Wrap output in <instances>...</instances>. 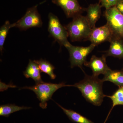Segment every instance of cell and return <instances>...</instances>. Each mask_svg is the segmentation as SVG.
<instances>
[{
  "label": "cell",
  "mask_w": 123,
  "mask_h": 123,
  "mask_svg": "<svg viewBox=\"0 0 123 123\" xmlns=\"http://www.w3.org/2000/svg\"><path fill=\"white\" fill-rule=\"evenodd\" d=\"M104 81L98 77L85 74L84 79L73 85L81 92L82 96L87 101L95 106H100L104 98L103 85Z\"/></svg>",
  "instance_id": "1"
},
{
  "label": "cell",
  "mask_w": 123,
  "mask_h": 123,
  "mask_svg": "<svg viewBox=\"0 0 123 123\" xmlns=\"http://www.w3.org/2000/svg\"><path fill=\"white\" fill-rule=\"evenodd\" d=\"M65 27L73 42L88 40L92 30L86 17L81 14L73 17V21Z\"/></svg>",
  "instance_id": "2"
},
{
  "label": "cell",
  "mask_w": 123,
  "mask_h": 123,
  "mask_svg": "<svg viewBox=\"0 0 123 123\" xmlns=\"http://www.w3.org/2000/svg\"><path fill=\"white\" fill-rule=\"evenodd\" d=\"M72 86V85H66L64 82L59 84L43 83L36 84L32 86H26L21 89H27L33 91L37 95L40 101L39 106L43 109H46L47 106V102L51 99L54 93L60 88L64 86Z\"/></svg>",
  "instance_id": "3"
},
{
  "label": "cell",
  "mask_w": 123,
  "mask_h": 123,
  "mask_svg": "<svg viewBox=\"0 0 123 123\" xmlns=\"http://www.w3.org/2000/svg\"><path fill=\"white\" fill-rule=\"evenodd\" d=\"M104 16L110 27L114 38L123 41V15L116 6L106 9Z\"/></svg>",
  "instance_id": "4"
},
{
  "label": "cell",
  "mask_w": 123,
  "mask_h": 123,
  "mask_svg": "<svg viewBox=\"0 0 123 123\" xmlns=\"http://www.w3.org/2000/svg\"><path fill=\"white\" fill-rule=\"evenodd\" d=\"M48 17L49 32L60 44L66 48L70 43L68 39V34L66 28L62 25L57 17L53 14L49 13Z\"/></svg>",
  "instance_id": "5"
},
{
  "label": "cell",
  "mask_w": 123,
  "mask_h": 123,
  "mask_svg": "<svg viewBox=\"0 0 123 123\" xmlns=\"http://www.w3.org/2000/svg\"><path fill=\"white\" fill-rule=\"evenodd\" d=\"M96 45L91 43L88 47H79L73 46L71 44L66 47L70 56L71 68L75 66L79 67L82 69V65L86 62L88 55L94 49Z\"/></svg>",
  "instance_id": "6"
},
{
  "label": "cell",
  "mask_w": 123,
  "mask_h": 123,
  "mask_svg": "<svg viewBox=\"0 0 123 123\" xmlns=\"http://www.w3.org/2000/svg\"><path fill=\"white\" fill-rule=\"evenodd\" d=\"M37 7L36 6L28 9L22 18L12 24V27H18L22 30H25L32 27L42 26L43 22Z\"/></svg>",
  "instance_id": "7"
},
{
  "label": "cell",
  "mask_w": 123,
  "mask_h": 123,
  "mask_svg": "<svg viewBox=\"0 0 123 123\" xmlns=\"http://www.w3.org/2000/svg\"><path fill=\"white\" fill-rule=\"evenodd\" d=\"M113 38L112 31L106 23L103 26L92 29L88 40L91 42V43L97 46L103 42H110Z\"/></svg>",
  "instance_id": "8"
},
{
  "label": "cell",
  "mask_w": 123,
  "mask_h": 123,
  "mask_svg": "<svg viewBox=\"0 0 123 123\" xmlns=\"http://www.w3.org/2000/svg\"><path fill=\"white\" fill-rule=\"evenodd\" d=\"M84 65L92 69L93 75L95 76L98 77L101 74L104 75L111 69L107 64L105 55L101 57L93 55L90 61L86 62Z\"/></svg>",
  "instance_id": "9"
},
{
  "label": "cell",
  "mask_w": 123,
  "mask_h": 123,
  "mask_svg": "<svg viewBox=\"0 0 123 123\" xmlns=\"http://www.w3.org/2000/svg\"><path fill=\"white\" fill-rule=\"evenodd\" d=\"M52 2L61 7L68 18L74 17L82 11L77 0H52Z\"/></svg>",
  "instance_id": "10"
},
{
  "label": "cell",
  "mask_w": 123,
  "mask_h": 123,
  "mask_svg": "<svg viewBox=\"0 0 123 123\" xmlns=\"http://www.w3.org/2000/svg\"><path fill=\"white\" fill-rule=\"evenodd\" d=\"M41 72L37 64L34 61L30 60L26 69L23 74L26 78H32L36 84H38L44 82L41 78Z\"/></svg>",
  "instance_id": "11"
},
{
  "label": "cell",
  "mask_w": 123,
  "mask_h": 123,
  "mask_svg": "<svg viewBox=\"0 0 123 123\" xmlns=\"http://www.w3.org/2000/svg\"><path fill=\"white\" fill-rule=\"evenodd\" d=\"M99 4H91L86 8L87 15L86 16L92 29L95 27V24L101 17V7Z\"/></svg>",
  "instance_id": "12"
},
{
  "label": "cell",
  "mask_w": 123,
  "mask_h": 123,
  "mask_svg": "<svg viewBox=\"0 0 123 123\" xmlns=\"http://www.w3.org/2000/svg\"><path fill=\"white\" fill-rule=\"evenodd\" d=\"M110 43V48L106 52V56L123 59V40L113 38Z\"/></svg>",
  "instance_id": "13"
},
{
  "label": "cell",
  "mask_w": 123,
  "mask_h": 123,
  "mask_svg": "<svg viewBox=\"0 0 123 123\" xmlns=\"http://www.w3.org/2000/svg\"><path fill=\"white\" fill-rule=\"evenodd\" d=\"M102 80L104 82H111L119 87L123 86V71L111 69L104 74V77Z\"/></svg>",
  "instance_id": "14"
},
{
  "label": "cell",
  "mask_w": 123,
  "mask_h": 123,
  "mask_svg": "<svg viewBox=\"0 0 123 123\" xmlns=\"http://www.w3.org/2000/svg\"><path fill=\"white\" fill-rule=\"evenodd\" d=\"M56 103L62 109L64 113L68 116L71 121L78 123H94L76 111L73 110L66 109L58 104Z\"/></svg>",
  "instance_id": "15"
},
{
  "label": "cell",
  "mask_w": 123,
  "mask_h": 123,
  "mask_svg": "<svg viewBox=\"0 0 123 123\" xmlns=\"http://www.w3.org/2000/svg\"><path fill=\"white\" fill-rule=\"evenodd\" d=\"M31 107L19 106L15 104H5L0 106V116L8 117L11 114L22 110H28Z\"/></svg>",
  "instance_id": "16"
},
{
  "label": "cell",
  "mask_w": 123,
  "mask_h": 123,
  "mask_svg": "<svg viewBox=\"0 0 123 123\" xmlns=\"http://www.w3.org/2000/svg\"><path fill=\"white\" fill-rule=\"evenodd\" d=\"M37 64L41 72L45 73L50 76L51 79H55L56 75L54 73L55 68L48 61L43 59L33 61Z\"/></svg>",
  "instance_id": "17"
},
{
  "label": "cell",
  "mask_w": 123,
  "mask_h": 123,
  "mask_svg": "<svg viewBox=\"0 0 123 123\" xmlns=\"http://www.w3.org/2000/svg\"><path fill=\"white\" fill-rule=\"evenodd\" d=\"M112 100V109L116 106L118 105H123V86L119 87V89L111 96H106Z\"/></svg>",
  "instance_id": "18"
},
{
  "label": "cell",
  "mask_w": 123,
  "mask_h": 123,
  "mask_svg": "<svg viewBox=\"0 0 123 123\" xmlns=\"http://www.w3.org/2000/svg\"><path fill=\"white\" fill-rule=\"evenodd\" d=\"M12 27V24H10L9 21H6L5 24L0 29V50L2 52L4 47L6 38L9 30Z\"/></svg>",
  "instance_id": "19"
},
{
  "label": "cell",
  "mask_w": 123,
  "mask_h": 123,
  "mask_svg": "<svg viewBox=\"0 0 123 123\" xmlns=\"http://www.w3.org/2000/svg\"><path fill=\"white\" fill-rule=\"evenodd\" d=\"M123 0H100V3L102 7L105 8L106 9L116 6L119 2Z\"/></svg>",
  "instance_id": "20"
},
{
  "label": "cell",
  "mask_w": 123,
  "mask_h": 123,
  "mask_svg": "<svg viewBox=\"0 0 123 123\" xmlns=\"http://www.w3.org/2000/svg\"><path fill=\"white\" fill-rule=\"evenodd\" d=\"M116 7L119 11L123 15V2H119L116 6Z\"/></svg>",
  "instance_id": "21"
},
{
  "label": "cell",
  "mask_w": 123,
  "mask_h": 123,
  "mask_svg": "<svg viewBox=\"0 0 123 123\" xmlns=\"http://www.w3.org/2000/svg\"></svg>",
  "instance_id": "22"
},
{
  "label": "cell",
  "mask_w": 123,
  "mask_h": 123,
  "mask_svg": "<svg viewBox=\"0 0 123 123\" xmlns=\"http://www.w3.org/2000/svg\"></svg>",
  "instance_id": "23"
}]
</instances>
